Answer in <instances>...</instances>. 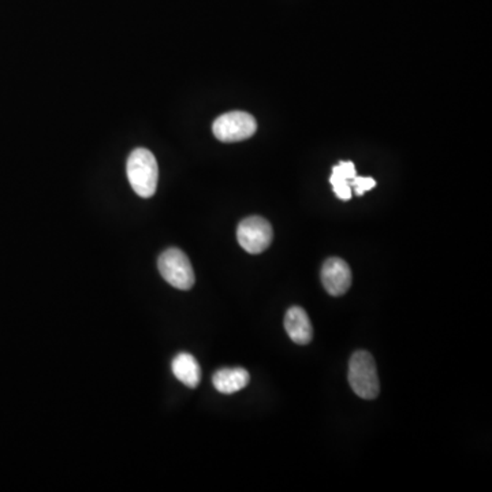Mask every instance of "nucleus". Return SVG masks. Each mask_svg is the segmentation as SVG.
Instances as JSON below:
<instances>
[{
  "instance_id": "1",
  "label": "nucleus",
  "mask_w": 492,
  "mask_h": 492,
  "mask_svg": "<svg viewBox=\"0 0 492 492\" xmlns=\"http://www.w3.org/2000/svg\"><path fill=\"white\" fill-rule=\"evenodd\" d=\"M128 178L133 191L144 199L154 196L159 179L156 157L146 148H137L128 159Z\"/></svg>"
},
{
  "instance_id": "2",
  "label": "nucleus",
  "mask_w": 492,
  "mask_h": 492,
  "mask_svg": "<svg viewBox=\"0 0 492 492\" xmlns=\"http://www.w3.org/2000/svg\"><path fill=\"white\" fill-rule=\"evenodd\" d=\"M349 383L364 400H375L381 392L375 360L368 352H355L349 363Z\"/></svg>"
},
{
  "instance_id": "3",
  "label": "nucleus",
  "mask_w": 492,
  "mask_h": 492,
  "mask_svg": "<svg viewBox=\"0 0 492 492\" xmlns=\"http://www.w3.org/2000/svg\"><path fill=\"white\" fill-rule=\"evenodd\" d=\"M160 275L166 282L179 290H189L194 285V271L188 256L181 250L170 248L157 260Z\"/></svg>"
},
{
  "instance_id": "4",
  "label": "nucleus",
  "mask_w": 492,
  "mask_h": 492,
  "mask_svg": "<svg viewBox=\"0 0 492 492\" xmlns=\"http://www.w3.org/2000/svg\"><path fill=\"white\" fill-rule=\"evenodd\" d=\"M258 130L255 118L248 112L232 111L213 122V136L222 143H238L252 137Z\"/></svg>"
},
{
  "instance_id": "5",
  "label": "nucleus",
  "mask_w": 492,
  "mask_h": 492,
  "mask_svg": "<svg viewBox=\"0 0 492 492\" xmlns=\"http://www.w3.org/2000/svg\"><path fill=\"white\" fill-rule=\"evenodd\" d=\"M237 238L242 250L251 255H259L269 250L274 238V230L269 221L260 216L243 219L237 230Z\"/></svg>"
},
{
  "instance_id": "6",
  "label": "nucleus",
  "mask_w": 492,
  "mask_h": 492,
  "mask_svg": "<svg viewBox=\"0 0 492 492\" xmlns=\"http://www.w3.org/2000/svg\"><path fill=\"white\" fill-rule=\"evenodd\" d=\"M322 282L331 296H342L352 286V271L349 264L339 258H331L322 269Z\"/></svg>"
},
{
  "instance_id": "7",
  "label": "nucleus",
  "mask_w": 492,
  "mask_h": 492,
  "mask_svg": "<svg viewBox=\"0 0 492 492\" xmlns=\"http://www.w3.org/2000/svg\"><path fill=\"white\" fill-rule=\"evenodd\" d=\"M285 328L291 341L297 345H308L314 336L311 320H309L307 312L299 307L289 309L285 317Z\"/></svg>"
},
{
  "instance_id": "8",
  "label": "nucleus",
  "mask_w": 492,
  "mask_h": 492,
  "mask_svg": "<svg viewBox=\"0 0 492 492\" xmlns=\"http://www.w3.org/2000/svg\"><path fill=\"white\" fill-rule=\"evenodd\" d=\"M250 373L243 368H223L213 376V387L222 394H232L250 384Z\"/></svg>"
},
{
  "instance_id": "9",
  "label": "nucleus",
  "mask_w": 492,
  "mask_h": 492,
  "mask_svg": "<svg viewBox=\"0 0 492 492\" xmlns=\"http://www.w3.org/2000/svg\"><path fill=\"white\" fill-rule=\"evenodd\" d=\"M173 373L175 378L189 389H196L202 381L200 364L189 353H181L174 358Z\"/></svg>"
},
{
  "instance_id": "10",
  "label": "nucleus",
  "mask_w": 492,
  "mask_h": 492,
  "mask_svg": "<svg viewBox=\"0 0 492 492\" xmlns=\"http://www.w3.org/2000/svg\"><path fill=\"white\" fill-rule=\"evenodd\" d=\"M357 175L355 166L352 162H339L333 167L330 182L333 184L334 192L341 200H350L353 194L352 186L349 182Z\"/></svg>"
},
{
  "instance_id": "11",
  "label": "nucleus",
  "mask_w": 492,
  "mask_h": 492,
  "mask_svg": "<svg viewBox=\"0 0 492 492\" xmlns=\"http://www.w3.org/2000/svg\"><path fill=\"white\" fill-rule=\"evenodd\" d=\"M349 184L350 186H352V189H355L357 196H363L365 192L371 191V189H374L376 186L375 179L371 178V176L355 175Z\"/></svg>"
}]
</instances>
